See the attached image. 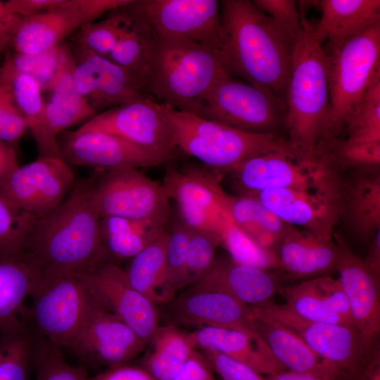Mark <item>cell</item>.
<instances>
[{"label": "cell", "mask_w": 380, "mask_h": 380, "mask_svg": "<svg viewBox=\"0 0 380 380\" xmlns=\"http://www.w3.org/2000/svg\"><path fill=\"white\" fill-rule=\"evenodd\" d=\"M220 4V51L229 74L286 101L298 37L252 1L222 0Z\"/></svg>", "instance_id": "6da1fadb"}, {"label": "cell", "mask_w": 380, "mask_h": 380, "mask_svg": "<svg viewBox=\"0 0 380 380\" xmlns=\"http://www.w3.org/2000/svg\"><path fill=\"white\" fill-rule=\"evenodd\" d=\"M92 182H76L57 208L34 222L25 250L43 270L84 273L106 262L100 238L101 217L91 196Z\"/></svg>", "instance_id": "7a4b0ae2"}, {"label": "cell", "mask_w": 380, "mask_h": 380, "mask_svg": "<svg viewBox=\"0 0 380 380\" xmlns=\"http://www.w3.org/2000/svg\"><path fill=\"white\" fill-rule=\"evenodd\" d=\"M301 13L303 31L291 58L284 126L291 146L308 157H318L329 110L327 59L313 27Z\"/></svg>", "instance_id": "3957f363"}, {"label": "cell", "mask_w": 380, "mask_h": 380, "mask_svg": "<svg viewBox=\"0 0 380 380\" xmlns=\"http://www.w3.org/2000/svg\"><path fill=\"white\" fill-rule=\"evenodd\" d=\"M160 103L179 150L197 158L219 179L252 158L292 148L287 139L274 133L240 130Z\"/></svg>", "instance_id": "277c9868"}, {"label": "cell", "mask_w": 380, "mask_h": 380, "mask_svg": "<svg viewBox=\"0 0 380 380\" xmlns=\"http://www.w3.org/2000/svg\"><path fill=\"white\" fill-rule=\"evenodd\" d=\"M323 49L328 65L329 102L319 153H328L338 139L370 84L380 75V23Z\"/></svg>", "instance_id": "5b68a950"}, {"label": "cell", "mask_w": 380, "mask_h": 380, "mask_svg": "<svg viewBox=\"0 0 380 380\" xmlns=\"http://www.w3.org/2000/svg\"><path fill=\"white\" fill-rule=\"evenodd\" d=\"M225 74L229 72L220 50L188 39L155 38L148 87L156 101L190 112Z\"/></svg>", "instance_id": "8992f818"}, {"label": "cell", "mask_w": 380, "mask_h": 380, "mask_svg": "<svg viewBox=\"0 0 380 380\" xmlns=\"http://www.w3.org/2000/svg\"><path fill=\"white\" fill-rule=\"evenodd\" d=\"M256 319L277 324L298 336L317 355L349 380H358L379 355L355 325L313 322L270 300L251 306Z\"/></svg>", "instance_id": "52a82bcc"}, {"label": "cell", "mask_w": 380, "mask_h": 380, "mask_svg": "<svg viewBox=\"0 0 380 380\" xmlns=\"http://www.w3.org/2000/svg\"><path fill=\"white\" fill-rule=\"evenodd\" d=\"M23 320L40 338L68 346L85 315L90 293L82 273L43 270Z\"/></svg>", "instance_id": "ba28073f"}, {"label": "cell", "mask_w": 380, "mask_h": 380, "mask_svg": "<svg viewBox=\"0 0 380 380\" xmlns=\"http://www.w3.org/2000/svg\"><path fill=\"white\" fill-rule=\"evenodd\" d=\"M286 103L230 74L220 77L189 113L240 130L273 133L286 115Z\"/></svg>", "instance_id": "9c48e42d"}, {"label": "cell", "mask_w": 380, "mask_h": 380, "mask_svg": "<svg viewBox=\"0 0 380 380\" xmlns=\"http://www.w3.org/2000/svg\"><path fill=\"white\" fill-rule=\"evenodd\" d=\"M338 172L327 156L308 157L289 148L247 160L222 178H228L238 195H249L265 190L312 186Z\"/></svg>", "instance_id": "30bf717a"}, {"label": "cell", "mask_w": 380, "mask_h": 380, "mask_svg": "<svg viewBox=\"0 0 380 380\" xmlns=\"http://www.w3.org/2000/svg\"><path fill=\"white\" fill-rule=\"evenodd\" d=\"M91 196L100 217L112 216L170 223V200L162 184L138 169L104 172L93 179Z\"/></svg>", "instance_id": "8fae6325"}, {"label": "cell", "mask_w": 380, "mask_h": 380, "mask_svg": "<svg viewBox=\"0 0 380 380\" xmlns=\"http://www.w3.org/2000/svg\"><path fill=\"white\" fill-rule=\"evenodd\" d=\"M342 173L310 186L265 190L252 194L285 223L333 238L339 222Z\"/></svg>", "instance_id": "7c38bea8"}, {"label": "cell", "mask_w": 380, "mask_h": 380, "mask_svg": "<svg viewBox=\"0 0 380 380\" xmlns=\"http://www.w3.org/2000/svg\"><path fill=\"white\" fill-rule=\"evenodd\" d=\"M165 305L167 324L238 331L272 355L260 336L251 306L223 291L194 284Z\"/></svg>", "instance_id": "4fadbf2b"}, {"label": "cell", "mask_w": 380, "mask_h": 380, "mask_svg": "<svg viewBox=\"0 0 380 380\" xmlns=\"http://www.w3.org/2000/svg\"><path fill=\"white\" fill-rule=\"evenodd\" d=\"M76 183L63 160L43 157L18 166L0 183V196L15 208L40 218L57 208Z\"/></svg>", "instance_id": "5bb4252c"}, {"label": "cell", "mask_w": 380, "mask_h": 380, "mask_svg": "<svg viewBox=\"0 0 380 380\" xmlns=\"http://www.w3.org/2000/svg\"><path fill=\"white\" fill-rule=\"evenodd\" d=\"M131 0H65L43 13L23 18L11 43L15 53L34 55L54 48L81 27Z\"/></svg>", "instance_id": "9a60e30c"}, {"label": "cell", "mask_w": 380, "mask_h": 380, "mask_svg": "<svg viewBox=\"0 0 380 380\" xmlns=\"http://www.w3.org/2000/svg\"><path fill=\"white\" fill-rule=\"evenodd\" d=\"M146 343L90 295L83 320L68 347L86 362L111 368L127 364Z\"/></svg>", "instance_id": "2e32d148"}, {"label": "cell", "mask_w": 380, "mask_h": 380, "mask_svg": "<svg viewBox=\"0 0 380 380\" xmlns=\"http://www.w3.org/2000/svg\"><path fill=\"white\" fill-rule=\"evenodd\" d=\"M63 160L70 166L104 172L156 167L175 158L153 152L121 137L101 132L66 130L58 137Z\"/></svg>", "instance_id": "e0dca14e"}, {"label": "cell", "mask_w": 380, "mask_h": 380, "mask_svg": "<svg viewBox=\"0 0 380 380\" xmlns=\"http://www.w3.org/2000/svg\"><path fill=\"white\" fill-rule=\"evenodd\" d=\"M155 38H184L220 51L222 27L217 0H136Z\"/></svg>", "instance_id": "ac0fdd59"}, {"label": "cell", "mask_w": 380, "mask_h": 380, "mask_svg": "<svg viewBox=\"0 0 380 380\" xmlns=\"http://www.w3.org/2000/svg\"><path fill=\"white\" fill-rule=\"evenodd\" d=\"M76 131L115 134L175 159L181 153L160 103L153 98L137 100L97 113Z\"/></svg>", "instance_id": "d6986e66"}, {"label": "cell", "mask_w": 380, "mask_h": 380, "mask_svg": "<svg viewBox=\"0 0 380 380\" xmlns=\"http://www.w3.org/2000/svg\"><path fill=\"white\" fill-rule=\"evenodd\" d=\"M208 172L196 166L179 169L171 165L162 186L170 200L176 203L177 215L186 225L219 235L227 194L219 179Z\"/></svg>", "instance_id": "ffe728a7"}, {"label": "cell", "mask_w": 380, "mask_h": 380, "mask_svg": "<svg viewBox=\"0 0 380 380\" xmlns=\"http://www.w3.org/2000/svg\"><path fill=\"white\" fill-rule=\"evenodd\" d=\"M90 295L146 343L159 326L156 305L134 289L125 270L111 262L82 273Z\"/></svg>", "instance_id": "44dd1931"}, {"label": "cell", "mask_w": 380, "mask_h": 380, "mask_svg": "<svg viewBox=\"0 0 380 380\" xmlns=\"http://www.w3.org/2000/svg\"><path fill=\"white\" fill-rule=\"evenodd\" d=\"M72 53L74 87L96 113L152 98L142 81L108 58L91 53Z\"/></svg>", "instance_id": "7402d4cb"}, {"label": "cell", "mask_w": 380, "mask_h": 380, "mask_svg": "<svg viewBox=\"0 0 380 380\" xmlns=\"http://www.w3.org/2000/svg\"><path fill=\"white\" fill-rule=\"evenodd\" d=\"M327 154L341 171L379 167L380 75Z\"/></svg>", "instance_id": "603a6c76"}, {"label": "cell", "mask_w": 380, "mask_h": 380, "mask_svg": "<svg viewBox=\"0 0 380 380\" xmlns=\"http://www.w3.org/2000/svg\"><path fill=\"white\" fill-rule=\"evenodd\" d=\"M333 238L339 257L336 271L348 298L354 325L372 346L380 333V277L376 276L335 230Z\"/></svg>", "instance_id": "cb8c5ba5"}, {"label": "cell", "mask_w": 380, "mask_h": 380, "mask_svg": "<svg viewBox=\"0 0 380 380\" xmlns=\"http://www.w3.org/2000/svg\"><path fill=\"white\" fill-rule=\"evenodd\" d=\"M278 269L293 279H312L336 270L339 253L334 238L289 225L276 247Z\"/></svg>", "instance_id": "d4e9b609"}, {"label": "cell", "mask_w": 380, "mask_h": 380, "mask_svg": "<svg viewBox=\"0 0 380 380\" xmlns=\"http://www.w3.org/2000/svg\"><path fill=\"white\" fill-rule=\"evenodd\" d=\"M351 170L350 177L342 175L339 222L360 240L370 242L380 230L379 167Z\"/></svg>", "instance_id": "484cf974"}, {"label": "cell", "mask_w": 380, "mask_h": 380, "mask_svg": "<svg viewBox=\"0 0 380 380\" xmlns=\"http://www.w3.org/2000/svg\"><path fill=\"white\" fill-rule=\"evenodd\" d=\"M42 270L38 260L26 250L0 253V334L23 324L25 301Z\"/></svg>", "instance_id": "4316f807"}, {"label": "cell", "mask_w": 380, "mask_h": 380, "mask_svg": "<svg viewBox=\"0 0 380 380\" xmlns=\"http://www.w3.org/2000/svg\"><path fill=\"white\" fill-rule=\"evenodd\" d=\"M194 284L223 291L248 306L270 300L282 287L270 271L221 258H215L210 269Z\"/></svg>", "instance_id": "83f0119b"}, {"label": "cell", "mask_w": 380, "mask_h": 380, "mask_svg": "<svg viewBox=\"0 0 380 380\" xmlns=\"http://www.w3.org/2000/svg\"><path fill=\"white\" fill-rule=\"evenodd\" d=\"M74 67L71 50L63 43L58 71L49 89L51 97L45 102L49 138L58 148L57 139L60 134L70 126L87 118L89 120L97 114L74 87Z\"/></svg>", "instance_id": "f1b7e54d"}, {"label": "cell", "mask_w": 380, "mask_h": 380, "mask_svg": "<svg viewBox=\"0 0 380 380\" xmlns=\"http://www.w3.org/2000/svg\"><path fill=\"white\" fill-rule=\"evenodd\" d=\"M123 8L125 19L120 32L106 58L125 68L148 87L155 37L136 0H131Z\"/></svg>", "instance_id": "f546056e"}, {"label": "cell", "mask_w": 380, "mask_h": 380, "mask_svg": "<svg viewBox=\"0 0 380 380\" xmlns=\"http://www.w3.org/2000/svg\"><path fill=\"white\" fill-rule=\"evenodd\" d=\"M313 34L322 45L343 42L380 23L379 0H322Z\"/></svg>", "instance_id": "4dcf8cb0"}, {"label": "cell", "mask_w": 380, "mask_h": 380, "mask_svg": "<svg viewBox=\"0 0 380 380\" xmlns=\"http://www.w3.org/2000/svg\"><path fill=\"white\" fill-rule=\"evenodd\" d=\"M1 69L8 79L13 99L27 129L36 144L39 158L62 159L60 148L50 141L47 132L45 102L39 83L31 76L17 71L11 65L8 53L5 54Z\"/></svg>", "instance_id": "1f68e13d"}, {"label": "cell", "mask_w": 380, "mask_h": 380, "mask_svg": "<svg viewBox=\"0 0 380 380\" xmlns=\"http://www.w3.org/2000/svg\"><path fill=\"white\" fill-rule=\"evenodd\" d=\"M165 224L148 220L119 217L100 218L101 246L106 262L131 260L169 228Z\"/></svg>", "instance_id": "d6a6232c"}, {"label": "cell", "mask_w": 380, "mask_h": 380, "mask_svg": "<svg viewBox=\"0 0 380 380\" xmlns=\"http://www.w3.org/2000/svg\"><path fill=\"white\" fill-rule=\"evenodd\" d=\"M196 348L213 350L241 362L261 374L286 369L246 334L228 329L203 327L189 332Z\"/></svg>", "instance_id": "836d02e7"}, {"label": "cell", "mask_w": 380, "mask_h": 380, "mask_svg": "<svg viewBox=\"0 0 380 380\" xmlns=\"http://www.w3.org/2000/svg\"><path fill=\"white\" fill-rule=\"evenodd\" d=\"M257 322L263 342L275 360L286 370L345 378L291 331L271 322L258 319Z\"/></svg>", "instance_id": "e575fe53"}, {"label": "cell", "mask_w": 380, "mask_h": 380, "mask_svg": "<svg viewBox=\"0 0 380 380\" xmlns=\"http://www.w3.org/2000/svg\"><path fill=\"white\" fill-rule=\"evenodd\" d=\"M168 234L169 228L134 256L124 270L132 286L156 305H166L176 296L165 277Z\"/></svg>", "instance_id": "d590c367"}, {"label": "cell", "mask_w": 380, "mask_h": 380, "mask_svg": "<svg viewBox=\"0 0 380 380\" xmlns=\"http://www.w3.org/2000/svg\"><path fill=\"white\" fill-rule=\"evenodd\" d=\"M224 209L234 224L260 246L272 250L288 224L251 196L226 194Z\"/></svg>", "instance_id": "8d00e7d4"}, {"label": "cell", "mask_w": 380, "mask_h": 380, "mask_svg": "<svg viewBox=\"0 0 380 380\" xmlns=\"http://www.w3.org/2000/svg\"><path fill=\"white\" fill-rule=\"evenodd\" d=\"M149 342L152 349L141 367L154 380H171L196 350L189 332L170 324L158 326Z\"/></svg>", "instance_id": "74e56055"}, {"label": "cell", "mask_w": 380, "mask_h": 380, "mask_svg": "<svg viewBox=\"0 0 380 380\" xmlns=\"http://www.w3.org/2000/svg\"><path fill=\"white\" fill-rule=\"evenodd\" d=\"M38 338L25 322L0 334V380H30Z\"/></svg>", "instance_id": "f35d334b"}, {"label": "cell", "mask_w": 380, "mask_h": 380, "mask_svg": "<svg viewBox=\"0 0 380 380\" xmlns=\"http://www.w3.org/2000/svg\"><path fill=\"white\" fill-rule=\"evenodd\" d=\"M279 293L285 300L284 305L303 319L313 322L349 324L331 307L322 294L316 277L293 286H282Z\"/></svg>", "instance_id": "ab89813d"}, {"label": "cell", "mask_w": 380, "mask_h": 380, "mask_svg": "<svg viewBox=\"0 0 380 380\" xmlns=\"http://www.w3.org/2000/svg\"><path fill=\"white\" fill-rule=\"evenodd\" d=\"M219 236L221 246L228 251L234 262L270 271L278 269L276 251L260 246L238 227L224 213Z\"/></svg>", "instance_id": "60d3db41"}, {"label": "cell", "mask_w": 380, "mask_h": 380, "mask_svg": "<svg viewBox=\"0 0 380 380\" xmlns=\"http://www.w3.org/2000/svg\"><path fill=\"white\" fill-rule=\"evenodd\" d=\"M124 6L106 13L102 20L88 23L74 33L73 50L71 51L107 58L117 41L124 22Z\"/></svg>", "instance_id": "b9f144b4"}, {"label": "cell", "mask_w": 380, "mask_h": 380, "mask_svg": "<svg viewBox=\"0 0 380 380\" xmlns=\"http://www.w3.org/2000/svg\"><path fill=\"white\" fill-rule=\"evenodd\" d=\"M190 227L178 215L171 218L165 252V277L177 293L186 288Z\"/></svg>", "instance_id": "7bdbcfd3"}, {"label": "cell", "mask_w": 380, "mask_h": 380, "mask_svg": "<svg viewBox=\"0 0 380 380\" xmlns=\"http://www.w3.org/2000/svg\"><path fill=\"white\" fill-rule=\"evenodd\" d=\"M37 218L22 211L0 196V253L25 250L28 234Z\"/></svg>", "instance_id": "ee69618b"}, {"label": "cell", "mask_w": 380, "mask_h": 380, "mask_svg": "<svg viewBox=\"0 0 380 380\" xmlns=\"http://www.w3.org/2000/svg\"><path fill=\"white\" fill-rule=\"evenodd\" d=\"M59 348L46 339L38 338L34 380H88L85 370L69 365Z\"/></svg>", "instance_id": "f6af8a7d"}, {"label": "cell", "mask_w": 380, "mask_h": 380, "mask_svg": "<svg viewBox=\"0 0 380 380\" xmlns=\"http://www.w3.org/2000/svg\"><path fill=\"white\" fill-rule=\"evenodd\" d=\"M220 237L213 232L190 227L186 287L201 278L212 267Z\"/></svg>", "instance_id": "bcb514c9"}, {"label": "cell", "mask_w": 380, "mask_h": 380, "mask_svg": "<svg viewBox=\"0 0 380 380\" xmlns=\"http://www.w3.org/2000/svg\"><path fill=\"white\" fill-rule=\"evenodd\" d=\"M62 44L38 54L8 53L11 65L17 71L33 77L42 90H49L60 64Z\"/></svg>", "instance_id": "7dc6e473"}, {"label": "cell", "mask_w": 380, "mask_h": 380, "mask_svg": "<svg viewBox=\"0 0 380 380\" xmlns=\"http://www.w3.org/2000/svg\"><path fill=\"white\" fill-rule=\"evenodd\" d=\"M27 129L18 110L8 77L0 66V139L13 146Z\"/></svg>", "instance_id": "c3c4849f"}, {"label": "cell", "mask_w": 380, "mask_h": 380, "mask_svg": "<svg viewBox=\"0 0 380 380\" xmlns=\"http://www.w3.org/2000/svg\"><path fill=\"white\" fill-rule=\"evenodd\" d=\"M202 354L222 380H269L251 367L213 350Z\"/></svg>", "instance_id": "681fc988"}, {"label": "cell", "mask_w": 380, "mask_h": 380, "mask_svg": "<svg viewBox=\"0 0 380 380\" xmlns=\"http://www.w3.org/2000/svg\"><path fill=\"white\" fill-rule=\"evenodd\" d=\"M261 11L274 18L298 37L303 31V23L297 3L293 0H253Z\"/></svg>", "instance_id": "f907efd6"}, {"label": "cell", "mask_w": 380, "mask_h": 380, "mask_svg": "<svg viewBox=\"0 0 380 380\" xmlns=\"http://www.w3.org/2000/svg\"><path fill=\"white\" fill-rule=\"evenodd\" d=\"M319 289L328 303L348 324L354 325L350 305L338 279L330 274L317 277Z\"/></svg>", "instance_id": "816d5d0a"}, {"label": "cell", "mask_w": 380, "mask_h": 380, "mask_svg": "<svg viewBox=\"0 0 380 380\" xmlns=\"http://www.w3.org/2000/svg\"><path fill=\"white\" fill-rule=\"evenodd\" d=\"M212 371L204 355L195 350L171 380H216Z\"/></svg>", "instance_id": "f5cc1de1"}, {"label": "cell", "mask_w": 380, "mask_h": 380, "mask_svg": "<svg viewBox=\"0 0 380 380\" xmlns=\"http://www.w3.org/2000/svg\"><path fill=\"white\" fill-rule=\"evenodd\" d=\"M64 1L65 0H8L4 2L10 12L23 18H28L55 8Z\"/></svg>", "instance_id": "db71d44e"}, {"label": "cell", "mask_w": 380, "mask_h": 380, "mask_svg": "<svg viewBox=\"0 0 380 380\" xmlns=\"http://www.w3.org/2000/svg\"><path fill=\"white\" fill-rule=\"evenodd\" d=\"M88 380H154L142 367L130 366L127 364L108 368L106 371Z\"/></svg>", "instance_id": "11a10c76"}, {"label": "cell", "mask_w": 380, "mask_h": 380, "mask_svg": "<svg viewBox=\"0 0 380 380\" xmlns=\"http://www.w3.org/2000/svg\"><path fill=\"white\" fill-rule=\"evenodd\" d=\"M23 18L10 12L0 1V48L4 51L11 44Z\"/></svg>", "instance_id": "9f6ffc18"}, {"label": "cell", "mask_w": 380, "mask_h": 380, "mask_svg": "<svg viewBox=\"0 0 380 380\" xmlns=\"http://www.w3.org/2000/svg\"><path fill=\"white\" fill-rule=\"evenodd\" d=\"M18 166L14 146L0 139V183Z\"/></svg>", "instance_id": "6f0895ef"}, {"label": "cell", "mask_w": 380, "mask_h": 380, "mask_svg": "<svg viewBox=\"0 0 380 380\" xmlns=\"http://www.w3.org/2000/svg\"><path fill=\"white\" fill-rule=\"evenodd\" d=\"M267 376L269 380H348L338 376L298 373L288 370Z\"/></svg>", "instance_id": "680465c9"}, {"label": "cell", "mask_w": 380, "mask_h": 380, "mask_svg": "<svg viewBox=\"0 0 380 380\" xmlns=\"http://www.w3.org/2000/svg\"><path fill=\"white\" fill-rule=\"evenodd\" d=\"M363 261L376 276L380 277V230L371 240L368 252Z\"/></svg>", "instance_id": "91938a15"}, {"label": "cell", "mask_w": 380, "mask_h": 380, "mask_svg": "<svg viewBox=\"0 0 380 380\" xmlns=\"http://www.w3.org/2000/svg\"><path fill=\"white\" fill-rule=\"evenodd\" d=\"M372 372L367 373L365 376L359 379L358 380H372Z\"/></svg>", "instance_id": "94428289"}, {"label": "cell", "mask_w": 380, "mask_h": 380, "mask_svg": "<svg viewBox=\"0 0 380 380\" xmlns=\"http://www.w3.org/2000/svg\"><path fill=\"white\" fill-rule=\"evenodd\" d=\"M4 52V50L0 48V56Z\"/></svg>", "instance_id": "6125c7cd"}, {"label": "cell", "mask_w": 380, "mask_h": 380, "mask_svg": "<svg viewBox=\"0 0 380 380\" xmlns=\"http://www.w3.org/2000/svg\"><path fill=\"white\" fill-rule=\"evenodd\" d=\"M374 380H380V379H374Z\"/></svg>", "instance_id": "be15d7a7"}]
</instances>
